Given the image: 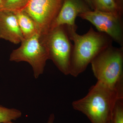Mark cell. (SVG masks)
<instances>
[{
    "label": "cell",
    "mask_w": 123,
    "mask_h": 123,
    "mask_svg": "<svg viewBox=\"0 0 123 123\" xmlns=\"http://www.w3.org/2000/svg\"><path fill=\"white\" fill-rule=\"evenodd\" d=\"M123 98V90L111 88L101 82L90 89L87 94L73 101L74 110L83 113L91 123H109L117 101Z\"/></svg>",
    "instance_id": "1"
},
{
    "label": "cell",
    "mask_w": 123,
    "mask_h": 123,
    "mask_svg": "<svg viewBox=\"0 0 123 123\" xmlns=\"http://www.w3.org/2000/svg\"><path fill=\"white\" fill-rule=\"evenodd\" d=\"M65 26L69 37L74 43L69 75L76 77L86 70L98 53L112 45L113 41L109 36L95 31L91 27L87 33L80 35L77 33V30Z\"/></svg>",
    "instance_id": "2"
},
{
    "label": "cell",
    "mask_w": 123,
    "mask_h": 123,
    "mask_svg": "<svg viewBox=\"0 0 123 123\" xmlns=\"http://www.w3.org/2000/svg\"><path fill=\"white\" fill-rule=\"evenodd\" d=\"M90 64L97 81L114 89L123 90V47L108 46Z\"/></svg>",
    "instance_id": "3"
},
{
    "label": "cell",
    "mask_w": 123,
    "mask_h": 123,
    "mask_svg": "<svg viewBox=\"0 0 123 123\" xmlns=\"http://www.w3.org/2000/svg\"><path fill=\"white\" fill-rule=\"evenodd\" d=\"M48 59V51L44 36L39 33L24 39L20 47L12 51L10 57L11 61L26 62L30 64L36 79L43 73Z\"/></svg>",
    "instance_id": "4"
},
{
    "label": "cell",
    "mask_w": 123,
    "mask_h": 123,
    "mask_svg": "<svg viewBox=\"0 0 123 123\" xmlns=\"http://www.w3.org/2000/svg\"><path fill=\"white\" fill-rule=\"evenodd\" d=\"M49 59L65 75H69L73 44L65 25L52 29L44 37Z\"/></svg>",
    "instance_id": "5"
},
{
    "label": "cell",
    "mask_w": 123,
    "mask_h": 123,
    "mask_svg": "<svg viewBox=\"0 0 123 123\" xmlns=\"http://www.w3.org/2000/svg\"><path fill=\"white\" fill-rule=\"evenodd\" d=\"M78 17L89 22L98 31L109 36L113 41L123 47V16L94 10L81 14Z\"/></svg>",
    "instance_id": "6"
},
{
    "label": "cell",
    "mask_w": 123,
    "mask_h": 123,
    "mask_svg": "<svg viewBox=\"0 0 123 123\" xmlns=\"http://www.w3.org/2000/svg\"><path fill=\"white\" fill-rule=\"evenodd\" d=\"M65 0H30L23 11L36 23L40 33L46 36L57 17Z\"/></svg>",
    "instance_id": "7"
},
{
    "label": "cell",
    "mask_w": 123,
    "mask_h": 123,
    "mask_svg": "<svg viewBox=\"0 0 123 123\" xmlns=\"http://www.w3.org/2000/svg\"><path fill=\"white\" fill-rule=\"evenodd\" d=\"M92 10L84 0H65L51 31L60 26L65 25L77 30L75 20L79 14Z\"/></svg>",
    "instance_id": "8"
},
{
    "label": "cell",
    "mask_w": 123,
    "mask_h": 123,
    "mask_svg": "<svg viewBox=\"0 0 123 123\" xmlns=\"http://www.w3.org/2000/svg\"><path fill=\"white\" fill-rule=\"evenodd\" d=\"M0 38L18 44L24 39L12 11L0 9Z\"/></svg>",
    "instance_id": "9"
},
{
    "label": "cell",
    "mask_w": 123,
    "mask_h": 123,
    "mask_svg": "<svg viewBox=\"0 0 123 123\" xmlns=\"http://www.w3.org/2000/svg\"><path fill=\"white\" fill-rule=\"evenodd\" d=\"M14 13L24 39L29 38L36 33H40L37 25L29 14L24 11Z\"/></svg>",
    "instance_id": "10"
},
{
    "label": "cell",
    "mask_w": 123,
    "mask_h": 123,
    "mask_svg": "<svg viewBox=\"0 0 123 123\" xmlns=\"http://www.w3.org/2000/svg\"><path fill=\"white\" fill-rule=\"evenodd\" d=\"M93 10L110 12L123 16L121 10L115 0H92Z\"/></svg>",
    "instance_id": "11"
},
{
    "label": "cell",
    "mask_w": 123,
    "mask_h": 123,
    "mask_svg": "<svg viewBox=\"0 0 123 123\" xmlns=\"http://www.w3.org/2000/svg\"><path fill=\"white\" fill-rule=\"evenodd\" d=\"M30 0H2L0 9L15 12L23 11Z\"/></svg>",
    "instance_id": "12"
},
{
    "label": "cell",
    "mask_w": 123,
    "mask_h": 123,
    "mask_svg": "<svg viewBox=\"0 0 123 123\" xmlns=\"http://www.w3.org/2000/svg\"><path fill=\"white\" fill-rule=\"evenodd\" d=\"M22 115L19 110L0 106V123H7L16 120L21 117Z\"/></svg>",
    "instance_id": "13"
},
{
    "label": "cell",
    "mask_w": 123,
    "mask_h": 123,
    "mask_svg": "<svg viewBox=\"0 0 123 123\" xmlns=\"http://www.w3.org/2000/svg\"><path fill=\"white\" fill-rule=\"evenodd\" d=\"M112 123H123V98L117 100L112 111Z\"/></svg>",
    "instance_id": "14"
},
{
    "label": "cell",
    "mask_w": 123,
    "mask_h": 123,
    "mask_svg": "<svg viewBox=\"0 0 123 123\" xmlns=\"http://www.w3.org/2000/svg\"><path fill=\"white\" fill-rule=\"evenodd\" d=\"M55 119V115L53 114H51L50 115L47 123H54Z\"/></svg>",
    "instance_id": "15"
},
{
    "label": "cell",
    "mask_w": 123,
    "mask_h": 123,
    "mask_svg": "<svg viewBox=\"0 0 123 123\" xmlns=\"http://www.w3.org/2000/svg\"><path fill=\"white\" fill-rule=\"evenodd\" d=\"M120 8L123 11V0H115Z\"/></svg>",
    "instance_id": "16"
},
{
    "label": "cell",
    "mask_w": 123,
    "mask_h": 123,
    "mask_svg": "<svg viewBox=\"0 0 123 123\" xmlns=\"http://www.w3.org/2000/svg\"><path fill=\"white\" fill-rule=\"evenodd\" d=\"M86 2V4L88 5L89 7H90L91 9L92 10H93V5H92V0H84Z\"/></svg>",
    "instance_id": "17"
},
{
    "label": "cell",
    "mask_w": 123,
    "mask_h": 123,
    "mask_svg": "<svg viewBox=\"0 0 123 123\" xmlns=\"http://www.w3.org/2000/svg\"><path fill=\"white\" fill-rule=\"evenodd\" d=\"M2 0H0V8L1 6V4H2Z\"/></svg>",
    "instance_id": "18"
},
{
    "label": "cell",
    "mask_w": 123,
    "mask_h": 123,
    "mask_svg": "<svg viewBox=\"0 0 123 123\" xmlns=\"http://www.w3.org/2000/svg\"><path fill=\"white\" fill-rule=\"evenodd\" d=\"M13 123V122H12V121H11V122H9V123Z\"/></svg>",
    "instance_id": "19"
},
{
    "label": "cell",
    "mask_w": 123,
    "mask_h": 123,
    "mask_svg": "<svg viewBox=\"0 0 123 123\" xmlns=\"http://www.w3.org/2000/svg\"><path fill=\"white\" fill-rule=\"evenodd\" d=\"M112 123V121H111H111H110V123Z\"/></svg>",
    "instance_id": "20"
}]
</instances>
